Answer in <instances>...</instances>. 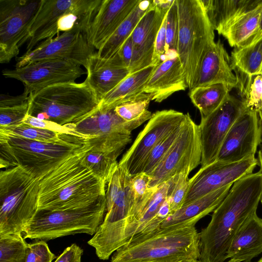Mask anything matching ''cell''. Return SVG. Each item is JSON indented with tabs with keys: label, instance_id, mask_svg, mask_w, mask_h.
<instances>
[{
	"label": "cell",
	"instance_id": "cell-1",
	"mask_svg": "<svg viewBox=\"0 0 262 262\" xmlns=\"http://www.w3.org/2000/svg\"><path fill=\"white\" fill-rule=\"evenodd\" d=\"M199 233V262H224L237 231L256 210L262 193V173L249 174L235 181Z\"/></svg>",
	"mask_w": 262,
	"mask_h": 262
},
{
	"label": "cell",
	"instance_id": "cell-2",
	"mask_svg": "<svg viewBox=\"0 0 262 262\" xmlns=\"http://www.w3.org/2000/svg\"><path fill=\"white\" fill-rule=\"evenodd\" d=\"M90 147L85 144L40 180L38 210L84 208L105 199L106 183L80 163Z\"/></svg>",
	"mask_w": 262,
	"mask_h": 262
},
{
	"label": "cell",
	"instance_id": "cell-3",
	"mask_svg": "<svg viewBox=\"0 0 262 262\" xmlns=\"http://www.w3.org/2000/svg\"><path fill=\"white\" fill-rule=\"evenodd\" d=\"M195 223L159 228L134 238L117 249L111 262L199 259V233Z\"/></svg>",
	"mask_w": 262,
	"mask_h": 262
},
{
	"label": "cell",
	"instance_id": "cell-4",
	"mask_svg": "<svg viewBox=\"0 0 262 262\" xmlns=\"http://www.w3.org/2000/svg\"><path fill=\"white\" fill-rule=\"evenodd\" d=\"M40 179L20 166L0 172V236L23 234L38 210Z\"/></svg>",
	"mask_w": 262,
	"mask_h": 262
},
{
	"label": "cell",
	"instance_id": "cell-5",
	"mask_svg": "<svg viewBox=\"0 0 262 262\" xmlns=\"http://www.w3.org/2000/svg\"><path fill=\"white\" fill-rule=\"evenodd\" d=\"M29 97V115L61 125L78 123L99 105L85 80L53 84L30 94Z\"/></svg>",
	"mask_w": 262,
	"mask_h": 262
},
{
	"label": "cell",
	"instance_id": "cell-6",
	"mask_svg": "<svg viewBox=\"0 0 262 262\" xmlns=\"http://www.w3.org/2000/svg\"><path fill=\"white\" fill-rule=\"evenodd\" d=\"M85 144L84 139L76 136L59 143H48L0 136L1 168L20 166L41 180Z\"/></svg>",
	"mask_w": 262,
	"mask_h": 262
},
{
	"label": "cell",
	"instance_id": "cell-7",
	"mask_svg": "<svg viewBox=\"0 0 262 262\" xmlns=\"http://www.w3.org/2000/svg\"><path fill=\"white\" fill-rule=\"evenodd\" d=\"M179 30L177 53L189 90L201 61L214 42V30L200 0H177Z\"/></svg>",
	"mask_w": 262,
	"mask_h": 262
},
{
	"label": "cell",
	"instance_id": "cell-8",
	"mask_svg": "<svg viewBox=\"0 0 262 262\" xmlns=\"http://www.w3.org/2000/svg\"><path fill=\"white\" fill-rule=\"evenodd\" d=\"M106 212V198L89 207L60 211L38 210L26 226L24 237L48 241L65 236L94 235Z\"/></svg>",
	"mask_w": 262,
	"mask_h": 262
},
{
	"label": "cell",
	"instance_id": "cell-9",
	"mask_svg": "<svg viewBox=\"0 0 262 262\" xmlns=\"http://www.w3.org/2000/svg\"><path fill=\"white\" fill-rule=\"evenodd\" d=\"M147 112L141 117L130 121L120 118L114 108H98L89 116L72 124L75 130L84 138L91 149L120 155L131 141V133L151 117Z\"/></svg>",
	"mask_w": 262,
	"mask_h": 262
},
{
	"label": "cell",
	"instance_id": "cell-10",
	"mask_svg": "<svg viewBox=\"0 0 262 262\" xmlns=\"http://www.w3.org/2000/svg\"><path fill=\"white\" fill-rule=\"evenodd\" d=\"M201 159L200 126L187 113L179 136L164 158L149 175L150 187H158L181 173L189 175L201 164Z\"/></svg>",
	"mask_w": 262,
	"mask_h": 262
},
{
	"label": "cell",
	"instance_id": "cell-11",
	"mask_svg": "<svg viewBox=\"0 0 262 262\" xmlns=\"http://www.w3.org/2000/svg\"><path fill=\"white\" fill-rule=\"evenodd\" d=\"M42 0H0V62L6 63L29 40Z\"/></svg>",
	"mask_w": 262,
	"mask_h": 262
},
{
	"label": "cell",
	"instance_id": "cell-12",
	"mask_svg": "<svg viewBox=\"0 0 262 262\" xmlns=\"http://www.w3.org/2000/svg\"><path fill=\"white\" fill-rule=\"evenodd\" d=\"M186 114L173 110L157 111L139 134L123 156L118 166L131 177L142 172V166L151 150L169 133L180 126Z\"/></svg>",
	"mask_w": 262,
	"mask_h": 262
},
{
	"label": "cell",
	"instance_id": "cell-13",
	"mask_svg": "<svg viewBox=\"0 0 262 262\" xmlns=\"http://www.w3.org/2000/svg\"><path fill=\"white\" fill-rule=\"evenodd\" d=\"M86 33L79 29L62 33L46 39L31 51L17 59L16 68L46 59L68 61L85 69L90 57L94 53Z\"/></svg>",
	"mask_w": 262,
	"mask_h": 262
},
{
	"label": "cell",
	"instance_id": "cell-14",
	"mask_svg": "<svg viewBox=\"0 0 262 262\" xmlns=\"http://www.w3.org/2000/svg\"><path fill=\"white\" fill-rule=\"evenodd\" d=\"M257 165V159L252 157L231 163L215 160L201 167L189 179L188 191L182 206L222 187L233 184L244 176L253 173Z\"/></svg>",
	"mask_w": 262,
	"mask_h": 262
},
{
	"label": "cell",
	"instance_id": "cell-15",
	"mask_svg": "<svg viewBox=\"0 0 262 262\" xmlns=\"http://www.w3.org/2000/svg\"><path fill=\"white\" fill-rule=\"evenodd\" d=\"M84 73L80 66L61 59L42 60L3 71L4 76L20 81L30 94L53 84L75 82Z\"/></svg>",
	"mask_w": 262,
	"mask_h": 262
},
{
	"label": "cell",
	"instance_id": "cell-16",
	"mask_svg": "<svg viewBox=\"0 0 262 262\" xmlns=\"http://www.w3.org/2000/svg\"><path fill=\"white\" fill-rule=\"evenodd\" d=\"M245 110L241 99L230 94L214 111L206 117H201L199 124L202 147L201 167L216 160L227 133Z\"/></svg>",
	"mask_w": 262,
	"mask_h": 262
},
{
	"label": "cell",
	"instance_id": "cell-17",
	"mask_svg": "<svg viewBox=\"0 0 262 262\" xmlns=\"http://www.w3.org/2000/svg\"><path fill=\"white\" fill-rule=\"evenodd\" d=\"M261 141V125L258 113L245 110L227 133L216 160L231 163L255 157Z\"/></svg>",
	"mask_w": 262,
	"mask_h": 262
},
{
	"label": "cell",
	"instance_id": "cell-18",
	"mask_svg": "<svg viewBox=\"0 0 262 262\" xmlns=\"http://www.w3.org/2000/svg\"><path fill=\"white\" fill-rule=\"evenodd\" d=\"M168 11L159 8L151 1L149 8L131 34L133 55L129 68L130 73L152 65L156 37Z\"/></svg>",
	"mask_w": 262,
	"mask_h": 262
},
{
	"label": "cell",
	"instance_id": "cell-19",
	"mask_svg": "<svg viewBox=\"0 0 262 262\" xmlns=\"http://www.w3.org/2000/svg\"><path fill=\"white\" fill-rule=\"evenodd\" d=\"M140 1L102 0L87 32V38L91 46L98 50Z\"/></svg>",
	"mask_w": 262,
	"mask_h": 262
},
{
	"label": "cell",
	"instance_id": "cell-20",
	"mask_svg": "<svg viewBox=\"0 0 262 262\" xmlns=\"http://www.w3.org/2000/svg\"><path fill=\"white\" fill-rule=\"evenodd\" d=\"M188 88L184 70L176 52H169L155 68L144 89L152 100L161 102L173 93Z\"/></svg>",
	"mask_w": 262,
	"mask_h": 262
},
{
	"label": "cell",
	"instance_id": "cell-21",
	"mask_svg": "<svg viewBox=\"0 0 262 262\" xmlns=\"http://www.w3.org/2000/svg\"><path fill=\"white\" fill-rule=\"evenodd\" d=\"M85 81L95 94L99 103L103 98L129 74L117 52L108 58L100 57L94 53L87 67Z\"/></svg>",
	"mask_w": 262,
	"mask_h": 262
},
{
	"label": "cell",
	"instance_id": "cell-22",
	"mask_svg": "<svg viewBox=\"0 0 262 262\" xmlns=\"http://www.w3.org/2000/svg\"><path fill=\"white\" fill-rule=\"evenodd\" d=\"M233 71L230 57L223 43L220 40L214 41L203 56L193 88L223 83L232 90L237 88L239 79Z\"/></svg>",
	"mask_w": 262,
	"mask_h": 262
},
{
	"label": "cell",
	"instance_id": "cell-23",
	"mask_svg": "<svg viewBox=\"0 0 262 262\" xmlns=\"http://www.w3.org/2000/svg\"><path fill=\"white\" fill-rule=\"evenodd\" d=\"M169 186L168 180L159 185L151 198L131 217L125 232V244L161 227L165 218L160 210L167 197Z\"/></svg>",
	"mask_w": 262,
	"mask_h": 262
},
{
	"label": "cell",
	"instance_id": "cell-24",
	"mask_svg": "<svg viewBox=\"0 0 262 262\" xmlns=\"http://www.w3.org/2000/svg\"><path fill=\"white\" fill-rule=\"evenodd\" d=\"M262 253V219L256 212L250 216L234 235L226 259L250 262Z\"/></svg>",
	"mask_w": 262,
	"mask_h": 262
},
{
	"label": "cell",
	"instance_id": "cell-25",
	"mask_svg": "<svg viewBox=\"0 0 262 262\" xmlns=\"http://www.w3.org/2000/svg\"><path fill=\"white\" fill-rule=\"evenodd\" d=\"M232 185L222 187L182 206L162 222L161 228L189 223L196 224L217 207L229 193Z\"/></svg>",
	"mask_w": 262,
	"mask_h": 262
},
{
	"label": "cell",
	"instance_id": "cell-26",
	"mask_svg": "<svg viewBox=\"0 0 262 262\" xmlns=\"http://www.w3.org/2000/svg\"><path fill=\"white\" fill-rule=\"evenodd\" d=\"M156 66L151 65L129 74L103 98L99 103L98 108H115L144 93L145 84Z\"/></svg>",
	"mask_w": 262,
	"mask_h": 262
},
{
	"label": "cell",
	"instance_id": "cell-27",
	"mask_svg": "<svg viewBox=\"0 0 262 262\" xmlns=\"http://www.w3.org/2000/svg\"><path fill=\"white\" fill-rule=\"evenodd\" d=\"M214 31L219 32L241 14L251 10L262 0H200Z\"/></svg>",
	"mask_w": 262,
	"mask_h": 262
},
{
	"label": "cell",
	"instance_id": "cell-28",
	"mask_svg": "<svg viewBox=\"0 0 262 262\" xmlns=\"http://www.w3.org/2000/svg\"><path fill=\"white\" fill-rule=\"evenodd\" d=\"M261 12L262 2L255 8L231 20L218 33L231 47H240L256 30Z\"/></svg>",
	"mask_w": 262,
	"mask_h": 262
},
{
	"label": "cell",
	"instance_id": "cell-29",
	"mask_svg": "<svg viewBox=\"0 0 262 262\" xmlns=\"http://www.w3.org/2000/svg\"><path fill=\"white\" fill-rule=\"evenodd\" d=\"M150 5L151 1L140 0L128 17L98 50V55L103 58H108L115 55L131 35Z\"/></svg>",
	"mask_w": 262,
	"mask_h": 262
},
{
	"label": "cell",
	"instance_id": "cell-30",
	"mask_svg": "<svg viewBox=\"0 0 262 262\" xmlns=\"http://www.w3.org/2000/svg\"><path fill=\"white\" fill-rule=\"evenodd\" d=\"M231 90L225 84L216 83L193 88L190 90L189 96L201 117H206L224 102Z\"/></svg>",
	"mask_w": 262,
	"mask_h": 262
},
{
	"label": "cell",
	"instance_id": "cell-31",
	"mask_svg": "<svg viewBox=\"0 0 262 262\" xmlns=\"http://www.w3.org/2000/svg\"><path fill=\"white\" fill-rule=\"evenodd\" d=\"M230 57L232 69L236 72L246 76L261 74L262 37L248 46L234 48Z\"/></svg>",
	"mask_w": 262,
	"mask_h": 262
},
{
	"label": "cell",
	"instance_id": "cell-32",
	"mask_svg": "<svg viewBox=\"0 0 262 262\" xmlns=\"http://www.w3.org/2000/svg\"><path fill=\"white\" fill-rule=\"evenodd\" d=\"M91 148L82 156L80 163L107 184L118 166L117 159L119 155L93 150Z\"/></svg>",
	"mask_w": 262,
	"mask_h": 262
},
{
	"label": "cell",
	"instance_id": "cell-33",
	"mask_svg": "<svg viewBox=\"0 0 262 262\" xmlns=\"http://www.w3.org/2000/svg\"><path fill=\"white\" fill-rule=\"evenodd\" d=\"M0 136L17 137L48 143L61 142L73 136L31 126L24 123L14 127H0Z\"/></svg>",
	"mask_w": 262,
	"mask_h": 262
},
{
	"label": "cell",
	"instance_id": "cell-34",
	"mask_svg": "<svg viewBox=\"0 0 262 262\" xmlns=\"http://www.w3.org/2000/svg\"><path fill=\"white\" fill-rule=\"evenodd\" d=\"M244 76L238 86L239 99L245 110L258 113L262 107V74Z\"/></svg>",
	"mask_w": 262,
	"mask_h": 262
},
{
	"label": "cell",
	"instance_id": "cell-35",
	"mask_svg": "<svg viewBox=\"0 0 262 262\" xmlns=\"http://www.w3.org/2000/svg\"><path fill=\"white\" fill-rule=\"evenodd\" d=\"M23 234L0 236V262H25L28 243Z\"/></svg>",
	"mask_w": 262,
	"mask_h": 262
},
{
	"label": "cell",
	"instance_id": "cell-36",
	"mask_svg": "<svg viewBox=\"0 0 262 262\" xmlns=\"http://www.w3.org/2000/svg\"><path fill=\"white\" fill-rule=\"evenodd\" d=\"M184 121L163 139L151 150L143 163L141 172L149 175L154 170L179 136Z\"/></svg>",
	"mask_w": 262,
	"mask_h": 262
},
{
	"label": "cell",
	"instance_id": "cell-37",
	"mask_svg": "<svg viewBox=\"0 0 262 262\" xmlns=\"http://www.w3.org/2000/svg\"><path fill=\"white\" fill-rule=\"evenodd\" d=\"M150 177L144 172H141L132 177L131 185L134 194V205L130 217L142 207L156 191L158 187H150Z\"/></svg>",
	"mask_w": 262,
	"mask_h": 262
},
{
	"label": "cell",
	"instance_id": "cell-38",
	"mask_svg": "<svg viewBox=\"0 0 262 262\" xmlns=\"http://www.w3.org/2000/svg\"><path fill=\"white\" fill-rule=\"evenodd\" d=\"M168 182L169 186L167 200L170 204L171 214L182 206L188 191L189 179L188 174L181 173L171 178Z\"/></svg>",
	"mask_w": 262,
	"mask_h": 262
},
{
	"label": "cell",
	"instance_id": "cell-39",
	"mask_svg": "<svg viewBox=\"0 0 262 262\" xmlns=\"http://www.w3.org/2000/svg\"><path fill=\"white\" fill-rule=\"evenodd\" d=\"M152 97L143 93L138 98L122 103L114 109L116 114L126 121L136 120L143 116L148 111Z\"/></svg>",
	"mask_w": 262,
	"mask_h": 262
},
{
	"label": "cell",
	"instance_id": "cell-40",
	"mask_svg": "<svg viewBox=\"0 0 262 262\" xmlns=\"http://www.w3.org/2000/svg\"><path fill=\"white\" fill-rule=\"evenodd\" d=\"M29 104V100L20 104L0 107V127H14L23 123L28 114Z\"/></svg>",
	"mask_w": 262,
	"mask_h": 262
},
{
	"label": "cell",
	"instance_id": "cell-41",
	"mask_svg": "<svg viewBox=\"0 0 262 262\" xmlns=\"http://www.w3.org/2000/svg\"><path fill=\"white\" fill-rule=\"evenodd\" d=\"M179 22L177 0H174L166 14V55L169 52L177 51Z\"/></svg>",
	"mask_w": 262,
	"mask_h": 262
},
{
	"label": "cell",
	"instance_id": "cell-42",
	"mask_svg": "<svg viewBox=\"0 0 262 262\" xmlns=\"http://www.w3.org/2000/svg\"><path fill=\"white\" fill-rule=\"evenodd\" d=\"M23 123L31 126L52 131L61 134H66L82 138H84L77 133L72 127V124L61 125L56 122L38 119L27 114Z\"/></svg>",
	"mask_w": 262,
	"mask_h": 262
},
{
	"label": "cell",
	"instance_id": "cell-43",
	"mask_svg": "<svg viewBox=\"0 0 262 262\" xmlns=\"http://www.w3.org/2000/svg\"><path fill=\"white\" fill-rule=\"evenodd\" d=\"M56 257L46 241H36L28 244L25 262H52Z\"/></svg>",
	"mask_w": 262,
	"mask_h": 262
},
{
	"label": "cell",
	"instance_id": "cell-44",
	"mask_svg": "<svg viewBox=\"0 0 262 262\" xmlns=\"http://www.w3.org/2000/svg\"><path fill=\"white\" fill-rule=\"evenodd\" d=\"M123 169L118 166L107 183L106 210L108 209L116 199L122 186Z\"/></svg>",
	"mask_w": 262,
	"mask_h": 262
},
{
	"label": "cell",
	"instance_id": "cell-45",
	"mask_svg": "<svg viewBox=\"0 0 262 262\" xmlns=\"http://www.w3.org/2000/svg\"><path fill=\"white\" fill-rule=\"evenodd\" d=\"M166 14L158 31L155 41L154 51L152 60V65L154 66H156L159 64L162 61V57L166 54Z\"/></svg>",
	"mask_w": 262,
	"mask_h": 262
},
{
	"label": "cell",
	"instance_id": "cell-46",
	"mask_svg": "<svg viewBox=\"0 0 262 262\" xmlns=\"http://www.w3.org/2000/svg\"><path fill=\"white\" fill-rule=\"evenodd\" d=\"M83 249L76 244L67 247L54 262H81Z\"/></svg>",
	"mask_w": 262,
	"mask_h": 262
},
{
	"label": "cell",
	"instance_id": "cell-47",
	"mask_svg": "<svg viewBox=\"0 0 262 262\" xmlns=\"http://www.w3.org/2000/svg\"><path fill=\"white\" fill-rule=\"evenodd\" d=\"M29 93L25 90L21 95L17 96L1 94L0 96V107H8L23 103L29 100Z\"/></svg>",
	"mask_w": 262,
	"mask_h": 262
},
{
	"label": "cell",
	"instance_id": "cell-48",
	"mask_svg": "<svg viewBox=\"0 0 262 262\" xmlns=\"http://www.w3.org/2000/svg\"><path fill=\"white\" fill-rule=\"evenodd\" d=\"M125 66L129 68L133 55V42L130 35L118 51Z\"/></svg>",
	"mask_w": 262,
	"mask_h": 262
},
{
	"label": "cell",
	"instance_id": "cell-49",
	"mask_svg": "<svg viewBox=\"0 0 262 262\" xmlns=\"http://www.w3.org/2000/svg\"><path fill=\"white\" fill-rule=\"evenodd\" d=\"M262 37V12L260 17L258 27L253 35L248 38L240 47H244L254 43ZM239 48V47H238Z\"/></svg>",
	"mask_w": 262,
	"mask_h": 262
},
{
	"label": "cell",
	"instance_id": "cell-50",
	"mask_svg": "<svg viewBox=\"0 0 262 262\" xmlns=\"http://www.w3.org/2000/svg\"><path fill=\"white\" fill-rule=\"evenodd\" d=\"M257 160H258V165L260 167V170L262 173V146L260 147L259 150L258 151V157H257ZM260 202H261L262 204V193L260 200Z\"/></svg>",
	"mask_w": 262,
	"mask_h": 262
},
{
	"label": "cell",
	"instance_id": "cell-51",
	"mask_svg": "<svg viewBox=\"0 0 262 262\" xmlns=\"http://www.w3.org/2000/svg\"><path fill=\"white\" fill-rule=\"evenodd\" d=\"M151 262H199L198 259H186L182 260H162V261H156Z\"/></svg>",
	"mask_w": 262,
	"mask_h": 262
},
{
	"label": "cell",
	"instance_id": "cell-52",
	"mask_svg": "<svg viewBox=\"0 0 262 262\" xmlns=\"http://www.w3.org/2000/svg\"><path fill=\"white\" fill-rule=\"evenodd\" d=\"M258 115L260 119L261 125V132H262V107L258 112Z\"/></svg>",
	"mask_w": 262,
	"mask_h": 262
},
{
	"label": "cell",
	"instance_id": "cell-53",
	"mask_svg": "<svg viewBox=\"0 0 262 262\" xmlns=\"http://www.w3.org/2000/svg\"><path fill=\"white\" fill-rule=\"evenodd\" d=\"M227 262H241V261L237 260H235V259H230Z\"/></svg>",
	"mask_w": 262,
	"mask_h": 262
},
{
	"label": "cell",
	"instance_id": "cell-54",
	"mask_svg": "<svg viewBox=\"0 0 262 262\" xmlns=\"http://www.w3.org/2000/svg\"><path fill=\"white\" fill-rule=\"evenodd\" d=\"M257 262H262V257Z\"/></svg>",
	"mask_w": 262,
	"mask_h": 262
},
{
	"label": "cell",
	"instance_id": "cell-55",
	"mask_svg": "<svg viewBox=\"0 0 262 262\" xmlns=\"http://www.w3.org/2000/svg\"><path fill=\"white\" fill-rule=\"evenodd\" d=\"M261 74H262V71H261Z\"/></svg>",
	"mask_w": 262,
	"mask_h": 262
}]
</instances>
